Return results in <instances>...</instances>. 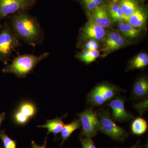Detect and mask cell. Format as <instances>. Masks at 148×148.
Returning a JSON list of instances; mask_svg holds the SVG:
<instances>
[{
    "label": "cell",
    "instance_id": "obj_7",
    "mask_svg": "<svg viewBox=\"0 0 148 148\" xmlns=\"http://www.w3.org/2000/svg\"><path fill=\"white\" fill-rule=\"evenodd\" d=\"M82 135L86 138H92L99 130L100 122L97 115L91 109H87L79 114Z\"/></svg>",
    "mask_w": 148,
    "mask_h": 148
},
{
    "label": "cell",
    "instance_id": "obj_1",
    "mask_svg": "<svg viewBox=\"0 0 148 148\" xmlns=\"http://www.w3.org/2000/svg\"><path fill=\"white\" fill-rule=\"evenodd\" d=\"M10 16L8 23L19 40L34 47L42 42L44 35L36 17L25 11Z\"/></svg>",
    "mask_w": 148,
    "mask_h": 148
},
{
    "label": "cell",
    "instance_id": "obj_28",
    "mask_svg": "<svg viewBox=\"0 0 148 148\" xmlns=\"http://www.w3.org/2000/svg\"><path fill=\"white\" fill-rule=\"evenodd\" d=\"M46 143L47 139H46L42 146H40L38 145L33 140L31 142V148H47Z\"/></svg>",
    "mask_w": 148,
    "mask_h": 148
},
{
    "label": "cell",
    "instance_id": "obj_21",
    "mask_svg": "<svg viewBox=\"0 0 148 148\" xmlns=\"http://www.w3.org/2000/svg\"><path fill=\"white\" fill-rule=\"evenodd\" d=\"M148 64V56L145 53H140L135 57L130 63L129 69H141Z\"/></svg>",
    "mask_w": 148,
    "mask_h": 148
},
{
    "label": "cell",
    "instance_id": "obj_3",
    "mask_svg": "<svg viewBox=\"0 0 148 148\" xmlns=\"http://www.w3.org/2000/svg\"><path fill=\"white\" fill-rule=\"evenodd\" d=\"M21 45L9 23L4 22L0 31V61L7 65L12 53Z\"/></svg>",
    "mask_w": 148,
    "mask_h": 148
},
{
    "label": "cell",
    "instance_id": "obj_2",
    "mask_svg": "<svg viewBox=\"0 0 148 148\" xmlns=\"http://www.w3.org/2000/svg\"><path fill=\"white\" fill-rule=\"evenodd\" d=\"M49 54V52H45L39 56L28 53L18 55L12 60L11 64H8L2 69V72L13 74L19 78L25 77Z\"/></svg>",
    "mask_w": 148,
    "mask_h": 148
},
{
    "label": "cell",
    "instance_id": "obj_11",
    "mask_svg": "<svg viewBox=\"0 0 148 148\" xmlns=\"http://www.w3.org/2000/svg\"><path fill=\"white\" fill-rule=\"evenodd\" d=\"M105 35V28L95 24L90 18L82 29V37L85 39L99 40L103 39Z\"/></svg>",
    "mask_w": 148,
    "mask_h": 148
},
{
    "label": "cell",
    "instance_id": "obj_32",
    "mask_svg": "<svg viewBox=\"0 0 148 148\" xmlns=\"http://www.w3.org/2000/svg\"><path fill=\"white\" fill-rule=\"evenodd\" d=\"M0 148H3L0 145Z\"/></svg>",
    "mask_w": 148,
    "mask_h": 148
},
{
    "label": "cell",
    "instance_id": "obj_18",
    "mask_svg": "<svg viewBox=\"0 0 148 148\" xmlns=\"http://www.w3.org/2000/svg\"><path fill=\"white\" fill-rule=\"evenodd\" d=\"M133 93L137 98H143L147 95L148 81L147 78L142 77L138 80L133 88Z\"/></svg>",
    "mask_w": 148,
    "mask_h": 148
},
{
    "label": "cell",
    "instance_id": "obj_17",
    "mask_svg": "<svg viewBox=\"0 0 148 148\" xmlns=\"http://www.w3.org/2000/svg\"><path fill=\"white\" fill-rule=\"evenodd\" d=\"M80 126L79 119L75 120L69 124H65L61 132V138L62 140L61 145H63L64 142L71 137L75 130L79 128Z\"/></svg>",
    "mask_w": 148,
    "mask_h": 148
},
{
    "label": "cell",
    "instance_id": "obj_30",
    "mask_svg": "<svg viewBox=\"0 0 148 148\" xmlns=\"http://www.w3.org/2000/svg\"><path fill=\"white\" fill-rule=\"evenodd\" d=\"M129 148H140V146L138 145V143H136L135 145L134 146H132L131 147Z\"/></svg>",
    "mask_w": 148,
    "mask_h": 148
},
{
    "label": "cell",
    "instance_id": "obj_25",
    "mask_svg": "<svg viewBox=\"0 0 148 148\" xmlns=\"http://www.w3.org/2000/svg\"><path fill=\"white\" fill-rule=\"evenodd\" d=\"M83 148H96L91 138H86L81 140Z\"/></svg>",
    "mask_w": 148,
    "mask_h": 148
},
{
    "label": "cell",
    "instance_id": "obj_6",
    "mask_svg": "<svg viewBox=\"0 0 148 148\" xmlns=\"http://www.w3.org/2000/svg\"><path fill=\"white\" fill-rule=\"evenodd\" d=\"M37 110L36 106L32 101H22L14 112L12 121L17 125L24 126L36 115Z\"/></svg>",
    "mask_w": 148,
    "mask_h": 148
},
{
    "label": "cell",
    "instance_id": "obj_10",
    "mask_svg": "<svg viewBox=\"0 0 148 148\" xmlns=\"http://www.w3.org/2000/svg\"><path fill=\"white\" fill-rule=\"evenodd\" d=\"M125 43L124 39L119 34L115 32L110 33L104 41L103 49V56L121 48Z\"/></svg>",
    "mask_w": 148,
    "mask_h": 148
},
{
    "label": "cell",
    "instance_id": "obj_29",
    "mask_svg": "<svg viewBox=\"0 0 148 148\" xmlns=\"http://www.w3.org/2000/svg\"><path fill=\"white\" fill-rule=\"evenodd\" d=\"M5 113L3 112L2 113L0 114V126H1V123H2L3 121L5 119Z\"/></svg>",
    "mask_w": 148,
    "mask_h": 148
},
{
    "label": "cell",
    "instance_id": "obj_24",
    "mask_svg": "<svg viewBox=\"0 0 148 148\" xmlns=\"http://www.w3.org/2000/svg\"><path fill=\"white\" fill-rule=\"evenodd\" d=\"M86 9L89 11L94 10L99 6L102 5L103 0H81Z\"/></svg>",
    "mask_w": 148,
    "mask_h": 148
},
{
    "label": "cell",
    "instance_id": "obj_14",
    "mask_svg": "<svg viewBox=\"0 0 148 148\" xmlns=\"http://www.w3.org/2000/svg\"><path fill=\"white\" fill-rule=\"evenodd\" d=\"M146 20L145 14L143 10L138 7L135 12L128 18L126 23L132 27L138 29L143 27Z\"/></svg>",
    "mask_w": 148,
    "mask_h": 148
},
{
    "label": "cell",
    "instance_id": "obj_22",
    "mask_svg": "<svg viewBox=\"0 0 148 148\" xmlns=\"http://www.w3.org/2000/svg\"><path fill=\"white\" fill-rule=\"evenodd\" d=\"M99 55L100 53L98 49L86 50L78 54L76 56V57L82 61L86 64H88L95 61Z\"/></svg>",
    "mask_w": 148,
    "mask_h": 148
},
{
    "label": "cell",
    "instance_id": "obj_16",
    "mask_svg": "<svg viewBox=\"0 0 148 148\" xmlns=\"http://www.w3.org/2000/svg\"><path fill=\"white\" fill-rule=\"evenodd\" d=\"M119 5L124 22H127L128 18L138 8L137 4L134 0L119 1Z\"/></svg>",
    "mask_w": 148,
    "mask_h": 148
},
{
    "label": "cell",
    "instance_id": "obj_9",
    "mask_svg": "<svg viewBox=\"0 0 148 148\" xmlns=\"http://www.w3.org/2000/svg\"><path fill=\"white\" fill-rule=\"evenodd\" d=\"M90 12V18L95 24L104 28L110 27L112 21L108 8L105 6H99Z\"/></svg>",
    "mask_w": 148,
    "mask_h": 148
},
{
    "label": "cell",
    "instance_id": "obj_27",
    "mask_svg": "<svg viewBox=\"0 0 148 148\" xmlns=\"http://www.w3.org/2000/svg\"><path fill=\"white\" fill-rule=\"evenodd\" d=\"M136 109L139 110L140 112L143 113L147 110L148 107V100H145V101L136 104Z\"/></svg>",
    "mask_w": 148,
    "mask_h": 148
},
{
    "label": "cell",
    "instance_id": "obj_5",
    "mask_svg": "<svg viewBox=\"0 0 148 148\" xmlns=\"http://www.w3.org/2000/svg\"><path fill=\"white\" fill-rule=\"evenodd\" d=\"M100 128L101 132L110 136L114 140L122 141L127 134L123 128L116 125L113 121L109 113L105 112L99 115Z\"/></svg>",
    "mask_w": 148,
    "mask_h": 148
},
{
    "label": "cell",
    "instance_id": "obj_4",
    "mask_svg": "<svg viewBox=\"0 0 148 148\" xmlns=\"http://www.w3.org/2000/svg\"><path fill=\"white\" fill-rule=\"evenodd\" d=\"M36 0H0V21L19 12L32 8Z\"/></svg>",
    "mask_w": 148,
    "mask_h": 148
},
{
    "label": "cell",
    "instance_id": "obj_15",
    "mask_svg": "<svg viewBox=\"0 0 148 148\" xmlns=\"http://www.w3.org/2000/svg\"><path fill=\"white\" fill-rule=\"evenodd\" d=\"M107 8L112 22H124L120 7L119 0H112L109 3Z\"/></svg>",
    "mask_w": 148,
    "mask_h": 148
},
{
    "label": "cell",
    "instance_id": "obj_20",
    "mask_svg": "<svg viewBox=\"0 0 148 148\" xmlns=\"http://www.w3.org/2000/svg\"><path fill=\"white\" fill-rule=\"evenodd\" d=\"M132 131L136 135H141L145 133L147 129V123L144 119L139 117L134 120L131 126Z\"/></svg>",
    "mask_w": 148,
    "mask_h": 148
},
{
    "label": "cell",
    "instance_id": "obj_12",
    "mask_svg": "<svg viewBox=\"0 0 148 148\" xmlns=\"http://www.w3.org/2000/svg\"><path fill=\"white\" fill-rule=\"evenodd\" d=\"M112 110V116L118 121H123L129 119L131 117L130 114L125 110L124 101L122 98H117L111 101L109 104Z\"/></svg>",
    "mask_w": 148,
    "mask_h": 148
},
{
    "label": "cell",
    "instance_id": "obj_13",
    "mask_svg": "<svg viewBox=\"0 0 148 148\" xmlns=\"http://www.w3.org/2000/svg\"><path fill=\"white\" fill-rule=\"evenodd\" d=\"M65 124L62 121V118L56 117L51 120H47L45 124L38 125V127L46 128L47 130V135L53 133L55 137L62 131Z\"/></svg>",
    "mask_w": 148,
    "mask_h": 148
},
{
    "label": "cell",
    "instance_id": "obj_33",
    "mask_svg": "<svg viewBox=\"0 0 148 148\" xmlns=\"http://www.w3.org/2000/svg\"><path fill=\"white\" fill-rule=\"evenodd\" d=\"M119 1H122V0H119Z\"/></svg>",
    "mask_w": 148,
    "mask_h": 148
},
{
    "label": "cell",
    "instance_id": "obj_19",
    "mask_svg": "<svg viewBox=\"0 0 148 148\" xmlns=\"http://www.w3.org/2000/svg\"><path fill=\"white\" fill-rule=\"evenodd\" d=\"M119 31L128 38H134L138 36L140 33V30L134 28L125 22H119L118 25Z\"/></svg>",
    "mask_w": 148,
    "mask_h": 148
},
{
    "label": "cell",
    "instance_id": "obj_23",
    "mask_svg": "<svg viewBox=\"0 0 148 148\" xmlns=\"http://www.w3.org/2000/svg\"><path fill=\"white\" fill-rule=\"evenodd\" d=\"M0 139L2 142L3 148H16V142L7 135L4 130H0Z\"/></svg>",
    "mask_w": 148,
    "mask_h": 148
},
{
    "label": "cell",
    "instance_id": "obj_26",
    "mask_svg": "<svg viewBox=\"0 0 148 148\" xmlns=\"http://www.w3.org/2000/svg\"><path fill=\"white\" fill-rule=\"evenodd\" d=\"M84 46L86 50H95L98 49V45L96 40H89L85 45Z\"/></svg>",
    "mask_w": 148,
    "mask_h": 148
},
{
    "label": "cell",
    "instance_id": "obj_31",
    "mask_svg": "<svg viewBox=\"0 0 148 148\" xmlns=\"http://www.w3.org/2000/svg\"><path fill=\"white\" fill-rule=\"evenodd\" d=\"M2 25H0V31L2 29Z\"/></svg>",
    "mask_w": 148,
    "mask_h": 148
},
{
    "label": "cell",
    "instance_id": "obj_8",
    "mask_svg": "<svg viewBox=\"0 0 148 148\" xmlns=\"http://www.w3.org/2000/svg\"><path fill=\"white\" fill-rule=\"evenodd\" d=\"M115 87L107 84H101L97 86L90 92L88 100L92 105L100 106L106 101L111 100L116 95Z\"/></svg>",
    "mask_w": 148,
    "mask_h": 148
}]
</instances>
